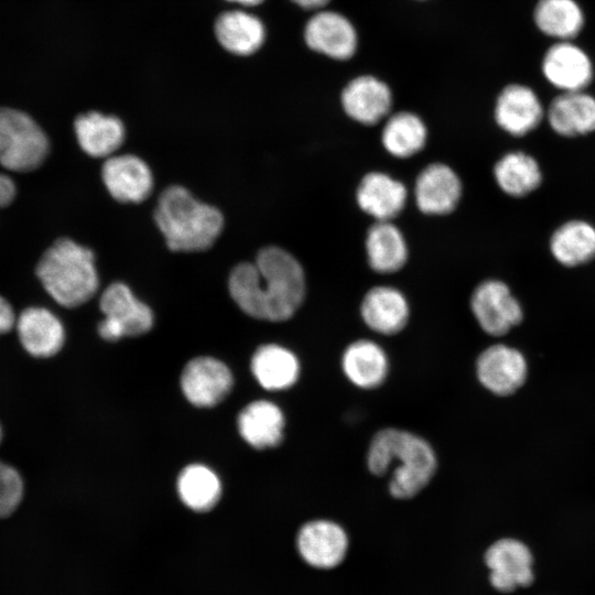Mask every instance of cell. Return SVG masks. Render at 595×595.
I'll return each mask as SVG.
<instances>
[{"label":"cell","instance_id":"obj_9","mask_svg":"<svg viewBox=\"0 0 595 595\" xmlns=\"http://www.w3.org/2000/svg\"><path fill=\"white\" fill-rule=\"evenodd\" d=\"M491 586L502 593L529 586L533 581V558L520 540L502 538L491 543L484 555Z\"/></svg>","mask_w":595,"mask_h":595},{"label":"cell","instance_id":"obj_6","mask_svg":"<svg viewBox=\"0 0 595 595\" xmlns=\"http://www.w3.org/2000/svg\"><path fill=\"white\" fill-rule=\"evenodd\" d=\"M99 306L105 318L98 324V333L106 340L139 336L153 326L151 309L137 299L125 283L115 282L107 286Z\"/></svg>","mask_w":595,"mask_h":595},{"label":"cell","instance_id":"obj_38","mask_svg":"<svg viewBox=\"0 0 595 595\" xmlns=\"http://www.w3.org/2000/svg\"><path fill=\"white\" fill-rule=\"evenodd\" d=\"M1 439H2V429L0 426V442H1Z\"/></svg>","mask_w":595,"mask_h":595},{"label":"cell","instance_id":"obj_17","mask_svg":"<svg viewBox=\"0 0 595 595\" xmlns=\"http://www.w3.org/2000/svg\"><path fill=\"white\" fill-rule=\"evenodd\" d=\"M345 113L361 125L371 126L381 121L390 111L392 94L379 78L363 75L350 80L342 91Z\"/></svg>","mask_w":595,"mask_h":595},{"label":"cell","instance_id":"obj_21","mask_svg":"<svg viewBox=\"0 0 595 595\" xmlns=\"http://www.w3.org/2000/svg\"><path fill=\"white\" fill-rule=\"evenodd\" d=\"M545 116L551 129L565 138L595 131V98L585 90L562 91L549 105Z\"/></svg>","mask_w":595,"mask_h":595},{"label":"cell","instance_id":"obj_16","mask_svg":"<svg viewBox=\"0 0 595 595\" xmlns=\"http://www.w3.org/2000/svg\"><path fill=\"white\" fill-rule=\"evenodd\" d=\"M304 39L310 48L334 60H347L357 48V32L353 23L343 14L317 11L307 21Z\"/></svg>","mask_w":595,"mask_h":595},{"label":"cell","instance_id":"obj_35","mask_svg":"<svg viewBox=\"0 0 595 595\" xmlns=\"http://www.w3.org/2000/svg\"><path fill=\"white\" fill-rule=\"evenodd\" d=\"M15 196V185L13 181L0 173V207L8 206Z\"/></svg>","mask_w":595,"mask_h":595},{"label":"cell","instance_id":"obj_23","mask_svg":"<svg viewBox=\"0 0 595 595\" xmlns=\"http://www.w3.org/2000/svg\"><path fill=\"white\" fill-rule=\"evenodd\" d=\"M365 249L370 268L382 274L399 271L409 257L405 238L392 220H376L368 228Z\"/></svg>","mask_w":595,"mask_h":595},{"label":"cell","instance_id":"obj_14","mask_svg":"<svg viewBox=\"0 0 595 595\" xmlns=\"http://www.w3.org/2000/svg\"><path fill=\"white\" fill-rule=\"evenodd\" d=\"M544 116L545 111L536 91L522 84L504 87L495 104L496 123L513 137L533 131Z\"/></svg>","mask_w":595,"mask_h":595},{"label":"cell","instance_id":"obj_13","mask_svg":"<svg viewBox=\"0 0 595 595\" xmlns=\"http://www.w3.org/2000/svg\"><path fill=\"white\" fill-rule=\"evenodd\" d=\"M463 186L457 173L445 163H431L418 174L414 183L416 207L425 215L452 213L458 205Z\"/></svg>","mask_w":595,"mask_h":595},{"label":"cell","instance_id":"obj_32","mask_svg":"<svg viewBox=\"0 0 595 595\" xmlns=\"http://www.w3.org/2000/svg\"><path fill=\"white\" fill-rule=\"evenodd\" d=\"M182 502L198 512L208 511L218 502L221 484L218 476L202 464L187 465L180 473L176 483Z\"/></svg>","mask_w":595,"mask_h":595},{"label":"cell","instance_id":"obj_7","mask_svg":"<svg viewBox=\"0 0 595 595\" xmlns=\"http://www.w3.org/2000/svg\"><path fill=\"white\" fill-rule=\"evenodd\" d=\"M295 545L300 558L309 566L328 571L346 559L349 538L339 523L329 519H313L301 526Z\"/></svg>","mask_w":595,"mask_h":595},{"label":"cell","instance_id":"obj_1","mask_svg":"<svg viewBox=\"0 0 595 595\" xmlns=\"http://www.w3.org/2000/svg\"><path fill=\"white\" fill-rule=\"evenodd\" d=\"M228 290L249 316L282 322L291 318L304 301L305 273L294 256L270 246L262 248L253 262H242L232 269Z\"/></svg>","mask_w":595,"mask_h":595},{"label":"cell","instance_id":"obj_24","mask_svg":"<svg viewBox=\"0 0 595 595\" xmlns=\"http://www.w3.org/2000/svg\"><path fill=\"white\" fill-rule=\"evenodd\" d=\"M346 378L361 389H375L386 379L389 363L385 350L370 339L350 343L342 355Z\"/></svg>","mask_w":595,"mask_h":595},{"label":"cell","instance_id":"obj_8","mask_svg":"<svg viewBox=\"0 0 595 595\" xmlns=\"http://www.w3.org/2000/svg\"><path fill=\"white\" fill-rule=\"evenodd\" d=\"M470 310L482 329L493 336L508 333L523 317L520 302L509 286L497 279L485 280L475 288Z\"/></svg>","mask_w":595,"mask_h":595},{"label":"cell","instance_id":"obj_22","mask_svg":"<svg viewBox=\"0 0 595 595\" xmlns=\"http://www.w3.org/2000/svg\"><path fill=\"white\" fill-rule=\"evenodd\" d=\"M241 437L257 450L279 445L283 440L285 420L282 410L268 400L247 404L238 415Z\"/></svg>","mask_w":595,"mask_h":595},{"label":"cell","instance_id":"obj_30","mask_svg":"<svg viewBox=\"0 0 595 595\" xmlns=\"http://www.w3.org/2000/svg\"><path fill=\"white\" fill-rule=\"evenodd\" d=\"M494 177L505 194L523 197L540 186L542 172L533 156L521 151H512L496 162Z\"/></svg>","mask_w":595,"mask_h":595},{"label":"cell","instance_id":"obj_34","mask_svg":"<svg viewBox=\"0 0 595 595\" xmlns=\"http://www.w3.org/2000/svg\"><path fill=\"white\" fill-rule=\"evenodd\" d=\"M15 315L10 303L0 296V334L8 333L15 326Z\"/></svg>","mask_w":595,"mask_h":595},{"label":"cell","instance_id":"obj_36","mask_svg":"<svg viewBox=\"0 0 595 595\" xmlns=\"http://www.w3.org/2000/svg\"><path fill=\"white\" fill-rule=\"evenodd\" d=\"M304 9L317 10L325 7L329 0H291Z\"/></svg>","mask_w":595,"mask_h":595},{"label":"cell","instance_id":"obj_31","mask_svg":"<svg viewBox=\"0 0 595 595\" xmlns=\"http://www.w3.org/2000/svg\"><path fill=\"white\" fill-rule=\"evenodd\" d=\"M428 140L424 121L415 113L400 111L390 116L381 132L385 150L398 159H407L419 153Z\"/></svg>","mask_w":595,"mask_h":595},{"label":"cell","instance_id":"obj_5","mask_svg":"<svg viewBox=\"0 0 595 595\" xmlns=\"http://www.w3.org/2000/svg\"><path fill=\"white\" fill-rule=\"evenodd\" d=\"M50 143L42 128L25 112L0 107V164L30 172L46 159Z\"/></svg>","mask_w":595,"mask_h":595},{"label":"cell","instance_id":"obj_27","mask_svg":"<svg viewBox=\"0 0 595 595\" xmlns=\"http://www.w3.org/2000/svg\"><path fill=\"white\" fill-rule=\"evenodd\" d=\"M215 34L220 45L237 55L258 51L266 37L264 25L256 15L241 10L220 14L215 23Z\"/></svg>","mask_w":595,"mask_h":595},{"label":"cell","instance_id":"obj_29","mask_svg":"<svg viewBox=\"0 0 595 595\" xmlns=\"http://www.w3.org/2000/svg\"><path fill=\"white\" fill-rule=\"evenodd\" d=\"M533 21L544 35L556 41H572L583 30L585 15L575 0H538Z\"/></svg>","mask_w":595,"mask_h":595},{"label":"cell","instance_id":"obj_10","mask_svg":"<svg viewBox=\"0 0 595 595\" xmlns=\"http://www.w3.org/2000/svg\"><path fill=\"white\" fill-rule=\"evenodd\" d=\"M229 368L213 357H196L190 360L181 375V388L185 398L194 405L208 408L223 401L232 388Z\"/></svg>","mask_w":595,"mask_h":595},{"label":"cell","instance_id":"obj_11","mask_svg":"<svg viewBox=\"0 0 595 595\" xmlns=\"http://www.w3.org/2000/svg\"><path fill=\"white\" fill-rule=\"evenodd\" d=\"M542 74L562 91L585 90L594 77L588 54L572 41H556L544 53Z\"/></svg>","mask_w":595,"mask_h":595},{"label":"cell","instance_id":"obj_33","mask_svg":"<svg viewBox=\"0 0 595 595\" xmlns=\"http://www.w3.org/2000/svg\"><path fill=\"white\" fill-rule=\"evenodd\" d=\"M23 497V480L11 465L0 461V518L11 515Z\"/></svg>","mask_w":595,"mask_h":595},{"label":"cell","instance_id":"obj_26","mask_svg":"<svg viewBox=\"0 0 595 595\" xmlns=\"http://www.w3.org/2000/svg\"><path fill=\"white\" fill-rule=\"evenodd\" d=\"M251 371L259 385L271 391L289 389L299 379L296 355L278 344L260 346L251 358Z\"/></svg>","mask_w":595,"mask_h":595},{"label":"cell","instance_id":"obj_28","mask_svg":"<svg viewBox=\"0 0 595 595\" xmlns=\"http://www.w3.org/2000/svg\"><path fill=\"white\" fill-rule=\"evenodd\" d=\"M550 250L565 267L585 264L595 258V227L585 220L564 223L552 234Z\"/></svg>","mask_w":595,"mask_h":595},{"label":"cell","instance_id":"obj_19","mask_svg":"<svg viewBox=\"0 0 595 595\" xmlns=\"http://www.w3.org/2000/svg\"><path fill=\"white\" fill-rule=\"evenodd\" d=\"M360 316L371 331L382 335H394L405 327L410 306L400 290L378 285L368 290L363 298Z\"/></svg>","mask_w":595,"mask_h":595},{"label":"cell","instance_id":"obj_25","mask_svg":"<svg viewBox=\"0 0 595 595\" xmlns=\"http://www.w3.org/2000/svg\"><path fill=\"white\" fill-rule=\"evenodd\" d=\"M74 128L82 150L94 158H109L121 147L126 137L119 118L97 111L79 115Z\"/></svg>","mask_w":595,"mask_h":595},{"label":"cell","instance_id":"obj_3","mask_svg":"<svg viewBox=\"0 0 595 595\" xmlns=\"http://www.w3.org/2000/svg\"><path fill=\"white\" fill-rule=\"evenodd\" d=\"M154 220L172 251L210 248L224 228L219 209L196 199L181 185L166 187L158 199Z\"/></svg>","mask_w":595,"mask_h":595},{"label":"cell","instance_id":"obj_12","mask_svg":"<svg viewBox=\"0 0 595 595\" xmlns=\"http://www.w3.org/2000/svg\"><path fill=\"white\" fill-rule=\"evenodd\" d=\"M527 372V361L521 351L504 344L487 347L476 360L479 382L497 396L517 391L526 381Z\"/></svg>","mask_w":595,"mask_h":595},{"label":"cell","instance_id":"obj_18","mask_svg":"<svg viewBox=\"0 0 595 595\" xmlns=\"http://www.w3.org/2000/svg\"><path fill=\"white\" fill-rule=\"evenodd\" d=\"M407 199L405 185L379 171L365 174L356 191L359 208L375 220H392L402 212Z\"/></svg>","mask_w":595,"mask_h":595},{"label":"cell","instance_id":"obj_20","mask_svg":"<svg viewBox=\"0 0 595 595\" xmlns=\"http://www.w3.org/2000/svg\"><path fill=\"white\" fill-rule=\"evenodd\" d=\"M15 327L21 345L34 357H51L64 345L65 331L62 322L44 307L25 309L17 318Z\"/></svg>","mask_w":595,"mask_h":595},{"label":"cell","instance_id":"obj_2","mask_svg":"<svg viewBox=\"0 0 595 595\" xmlns=\"http://www.w3.org/2000/svg\"><path fill=\"white\" fill-rule=\"evenodd\" d=\"M366 463L368 470L378 477L391 470L388 489L396 499L416 496L430 484L437 468L432 445L422 436L399 428H385L374 435Z\"/></svg>","mask_w":595,"mask_h":595},{"label":"cell","instance_id":"obj_15","mask_svg":"<svg viewBox=\"0 0 595 595\" xmlns=\"http://www.w3.org/2000/svg\"><path fill=\"white\" fill-rule=\"evenodd\" d=\"M101 177L109 194L121 203H141L153 190V175L148 164L137 155L107 158Z\"/></svg>","mask_w":595,"mask_h":595},{"label":"cell","instance_id":"obj_4","mask_svg":"<svg viewBox=\"0 0 595 595\" xmlns=\"http://www.w3.org/2000/svg\"><path fill=\"white\" fill-rule=\"evenodd\" d=\"M36 275L54 301L66 307L87 302L99 285L93 251L68 238L47 248L36 266Z\"/></svg>","mask_w":595,"mask_h":595},{"label":"cell","instance_id":"obj_37","mask_svg":"<svg viewBox=\"0 0 595 595\" xmlns=\"http://www.w3.org/2000/svg\"><path fill=\"white\" fill-rule=\"evenodd\" d=\"M228 1L237 2V3L249 7V6H257V4L261 3L263 0H228Z\"/></svg>","mask_w":595,"mask_h":595}]
</instances>
